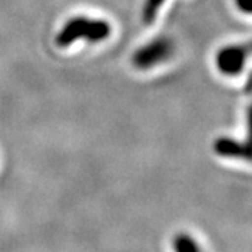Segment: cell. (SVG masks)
I'll return each instance as SVG.
<instances>
[{
	"mask_svg": "<svg viewBox=\"0 0 252 252\" xmlns=\"http://www.w3.org/2000/svg\"><path fill=\"white\" fill-rule=\"evenodd\" d=\"M238 9L244 13H250L251 11V0H235Z\"/></svg>",
	"mask_w": 252,
	"mask_h": 252,
	"instance_id": "7",
	"label": "cell"
},
{
	"mask_svg": "<svg viewBox=\"0 0 252 252\" xmlns=\"http://www.w3.org/2000/svg\"><path fill=\"white\" fill-rule=\"evenodd\" d=\"M250 55L248 45H227L221 48L216 55L217 69L225 76H237L243 72L245 62Z\"/></svg>",
	"mask_w": 252,
	"mask_h": 252,
	"instance_id": "3",
	"label": "cell"
},
{
	"mask_svg": "<svg viewBox=\"0 0 252 252\" xmlns=\"http://www.w3.org/2000/svg\"><path fill=\"white\" fill-rule=\"evenodd\" d=\"M174 252H202L199 243L188 233H178L172 238Z\"/></svg>",
	"mask_w": 252,
	"mask_h": 252,
	"instance_id": "5",
	"label": "cell"
},
{
	"mask_svg": "<svg viewBox=\"0 0 252 252\" xmlns=\"http://www.w3.org/2000/svg\"><path fill=\"white\" fill-rule=\"evenodd\" d=\"M164 1L165 0H144L142 16H143V21L146 24L154 23V20L157 17V14H158V11L161 9Z\"/></svg>",
	"mask_w": 252,
	"mask_h": 252,
	"instance_id": "6",
	"label": "cell"
},
{
	"mask_svg": "<svg viewBox=\"0 0 252 252\" xmlns=\"http://www.w3.org/2000/svg\"><path fill=\"white\" fill-rule=\"evenodd\" d=\"M174 54V42L168 36H157L142 48H139L132 56V63L137 69L147 70L160 64Z\"/></svg>",
	"mask_w": 252,
	"mask_h": 252,
	"instance_id": "2",
	"label": "cell"
},
{
	"mask_svg": "<svg viewBox=\"0 0 252 252\" xmlns=\"http://www.w3.org/2000/svg\"><path fill=\"white\" fill-rule=\"evenodd\" d=\"M111 35V26L104 20H95L79 16L70 18L61 28L55 38L58 46L66 48L79 39H86L89 42H101Z\"/></svg>",
	"mask_w": 252,
	"mask_h": 252,
	"instance_id": "1",
	"label": "cell"
},
{
	"mask_svg": "<svg viewBox=\"0 0 252 252\" xmlns=\"http://www.w3.org/2000/svg\"><path fill=\"white\" fill-rule=\"evenodd\" d=\"M213 152L227 158H243L250 161V146L233 137H217L213 143Z\"/></svg>",
	"mask_w": 252,
	"mask_h": 252,
	"instance_id": "4",
	"label": "cell"
}]
</instances>
